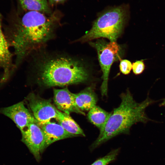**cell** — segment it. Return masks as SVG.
Masks as SVG:
<instances>
[{
	"label": "cell",
	"mask_w": 165,
	"mask_h": 165,
	"mask_svg": "<svg viewBox=\"0 0 165 165\" xmlns=\"http://www.w3.org/2000/svg\"><path fill=\"white\" fill-rule=\"evenodd\" d=\"M15 16L9 44L14 49L16 68L26 56L42 49L54 38L60 26L62 14L57 9L50 14L18 10Z\"/></svg>",
	"instance_id": "6da1fadb"
},
{
	"label": "cell",
	"mask_w": 165,
	"mask_h": 165,
	"mask_svg": "<svg viewBox=\"0 0 165 165\" xmlns=\"http://www.w3.org/2000/svg\"><path fill=\"white\" fill-rule=\"evenodd\" d=\"M32 67L39 80L48 87L64 86L84 82L89 79L87 70L79 60L64 53L36 51Z\"/></svg>",
	"instance_id": "7a4b0ae2"
},
{
	"label": "cell",
	"mask_w": 165,
	"mask_h": 165,
	"mask_svg": "<svg viewBox=\"0 0 165 165\" xmlns=\"http://www.w3.org/2000/svg\"><path fill=\"white\" fill-rule=\"evenodd\" d=\"M120 105L115 108L104 127L100 130L97 140L92 145L93 149L112 138L122 133H128L131 127L138 122L146 123L150 119L145 108L154 102L148 97L141 102H137L129 90L121 94Z\"/></svg>",
	"instance_id": "3957f363"
},
{
	"label": "cell",
	"mask_w": 165,
	"mask_h": 165,
	"mask_svg": "<svg viewBox=\"0 0 165 165\" xmlns=\"http://www.w3.org/2000/svg\"><path fill=\"white\" fill-rule=\"evenodd\" d=\"M128 11L123 6L109 9L101 14L91 28L77 41L84 42L100 38L116 42L121 35L127 20Z\"/></svg>",
	"instance_id": "277c9868"
},
{
	"label": "cell",
	"mask_w": 165,
	"mask_h": 165,
	"mask_svg": "<svg viewBox=\"0 0 165 165\" xmlns=\"http://www.w3.org/2000/svg\"><path fill=\"white\" fill-rule=\"evenodd\" d=\"M96 50L103 75V82L101 87L102 96L107 95L108 83L110 68L115 58L118 55L120 47L116 42L105 43L98 40L90 42Z\"/></svg>",
	"instance_id": "5b68a950"
},
{
	"label": "cell",
	"mask_w": 165,
	"mask_h": 165,
	"mask_svg": "<svg viewBox=\"0 0 165 165\" xmlns=\"http://www.w3.org/2000/svg\"><path fill=\"white\" fill-rule=\"evenodd\" d=\"M28 106L38 124H43L56 119L57 109L50 100L42 98L33 93L26 98Z\"/></svg>",
	"instance_id": "8992f818"
},
{
	"label": "cell",
	"mask_w": 165,
	"mask_h": 165,
	"mask_svg": "<svg viewBox=\"0 0 165 165\" xmlns=\"http://www.w3.org/2000/svg\"><path fill=\"white\" fill-rule=\"evenodd\" d=\"M21 133V141L26 145L36 160L39 161L45 138L43 132L38 123L30 124Z\"/></svg>",
	"instance_id": "52a82bcc"
},
{
	"label": "cell",
	"mask_w": 165,
	"mask_h": 165,
	"mask_svg": "<svg viewBox=\"0 0 165 165\" xmlns=\"http://www.w3.org/2000/svg\"><path fill=\"white\" fill-rule=\"evenodd\" d=\"M0 113L12 119L21 132L30 124L38 123L23 102L0 109Z\"/></svg>",
	"instance_id": "ba28073f"
},
{
	"label": "cell",
	"mask_w": 165,
	"mask_h": 165,
	"mask_svg": "<svg viewBox=\"0 0 165 165\" xmlns=\"http://www.w3.org/2000/svg\"><path fill=\"white\" fill-rule=\"evenodd\" d=\"M53 95L54 102L59 111L69 115L72 112L85 115V113L77 106L74 94L71 93L67 87L62 89H54Z\"/></svg>",
	"instance_id": "9c48e42d"
},
{
	"label": "cell",
	"mask_w": 165,
	"mask_h": 165,
	"mask_svg": "<svg viewBox=\"0 0 165 165\" xmlns=\"http://www.w3.org/2000/svg\"><path fill=\"white\" fill-rule=\"evenodd\" d=\"M38 124L43 132L45 138L41 153L49 145L56 141L75 137L66 131L60 124L55 123L50 121Z\"/></svg>",
	"instance_id": "30bf717a"
},
{
	"label": "cell",
	"mask_w": 165,
	"mask_h": 165,
	"mask_svg": "<svg viewBox=\"0 0 165 165\" xmlns=\"http://www.w3.org/2000/svg\"><path fill=\"white\" fill-rule=\"evenodd\" d=\"M2 16L0 14V67L4 71L1 79L4 82L9 78L11 71L13 68L12 64V54L8 48V43L4 35L2 30Z\"/></svg>",
	"instance_id": "8fae6325"
},
{
	"label": "cell",
	"mask_w": 165,
	"mask_h": 165,
	"mask_svg": "<svg viewBox=\"0 0 165 165\" xmlns=\"http://www.w3.org/2000/svg\"><path fill=\"white\" fill-rule=\"evenodd\" d=\"M76 104L81 111H89L96 105L97 97L93 89L89 87L80 92L74 94Z\"/></svg>",
	"instance_id": "7c38bea8"
},
{
	"label": "cell",
	"mask_w": 165,
	"mask_h": 165,
	"mask_svg": "<svg viewBox=\"0 0 165 165\" xmlns=\"http://www.w3.org/2000/svg\"><path fill=\"white\" fill-rule=\"evenodd\" d=\"M18 10L21 11H35L47 14L53 12L47 0H16Z\"/></svg>",
	"instance_id": "4fadbf2b"
},
{
	"label": "cell",
	"mask_w": 165,
	"mask_h": 165,
	"mask_svg": "<svg viewBox=\"0 0 165 165\" xmlns=\"http://www.w3.org/2000/svg\"><path fill=\"white\" fill-rule=\"evenodd\" d=\"M66 131L75 137L85 136L83 130L69 115L64 113L57 109L56 119Z\"/></svg>",
	"instance_id": "5bb4252c"
},
{
	"label": "cell",
	"mask_w": 165,
	"mask_h": 165,
	"mask_svg": "<svg viewBox=\"0 0 165 165\" xmlns=\"http://www.w3.org/2000/svg\"><path fill=\"white\" fill-rule=\"evenodd\" d=\"M111 114L112 112H107L96 105L89 110L87 117L89 120L100 130L104 127Z\"/></svg>",
	"instance_id": "9a60e30c"
},
{
	"label": "cell",
	"mask_w": 165,
	"mask_h": 165,
	"mask_svg": "<svg viewBox=\"0 0 165 165\" xmlns=\"http://www.w3.org/2000/svg\"><path fill=\"white\" fill-rule=\"evenodd\" d=\"M119 151L118 149L113 150L105 156L96 160L91 165H107L115 159Z\"/></svg>",
	"instance_id": "2e32d148"
},
{
	"label": "cell",
	"mask_w": 165,
	"mask_h": 165,
	"mask_svg": "<svg viewBox=\"0 0 165 165\" xmlns=\"http://www.w3.org/2000/svg\"><path fill=\"white\" fill-rule=\"evenodd\" d=\"M119 67L122 73L124 75H127L130 73L132 69V64L131 62L127 60H121Z\"/></svg>",
	"instance_id": "e0dca14e"
},
{
	"label": "cell",
	"mask_w": 165,
	"mask_h": 165,
	"mask_svg": "<svg viewBox=\"0 0 165 165\" xmlns=\"http://www.w3.org/2000/svg\"><path fill=\"white\" fill-rule=\"evenodd\" d=\"M145 68L144 62L141 60L137 61L132 64V69L133 73L135 75H139L141 73Z\"/></svg>",
	"instance_id": "ac0fdd59"
},
{
	"label": "cell",
	"mask_w": 165,
	"mask_h": 165,
	"mask_svg": "<svg viewBox=\"0 0 165 165\" xmlns=\"http://www.w3.org/2000/svg\"><path fill=\"white\" fill-rule=\"evenodd\" d=\"M68 0H47L50 6H52L64 3Z\"/></svg>",
	"instance_id": "d6986e66"
},
{
	"label": "cell",
	"mask_w": 165,
	"mask_h": 165,
	"mask_svg": "<svg viewBox=\"0 0 165 165\" xmlns=\"http://www.w3.org/2000/svg\"><path fill=\"white\" fill-rule=\"evenodd\" d=\"M160 106H165V98L163 99V102L160 104Z\"/></svg>",
	"instance_id": "ffe728a7"
}]
</instances>
